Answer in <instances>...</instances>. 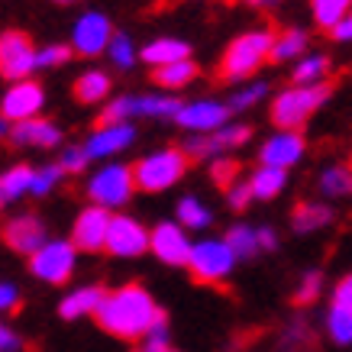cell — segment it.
I'll return each mask as SVG.
<instances>
[{
    "label": "cell",
    "instance_id": "47",
    "mask_svg": "<svg viewBox=\"0 0 352 352\" xmlns=\"http://www.w3.org/2000/svg\"><path fill=\"white\" fill-rule=\"evenodd\" d=\"M330 36L336 39V43H349L352 39V16H346V20L336 23V26L330 30Z\"/></svg>",
    "mask_w": 352,
    "mask_h": 352
},
{
    "label": "cell",
    "instance_id": "53",
    "mask_svg": "<svg viewBox=\"0 0 352 352\" xmlns=\"http://www.w3.org/2000/svg\"><path fill=\"white\" fill-rule=\"evenodd\" d=\"M168 352H175V349H168Z\"/></svg>",
    "mask_w": 352,
    "mask_h": 352
},
{
    "label": "cell",
    "instance_id": "2",
    "mask_svg": "<svg viewBox=\"0 0 352 352\" xmlns=\"http://www.w3.org/2000/svg\"><path fill=\"white\" fill-rule=\"evenodd\" d=\"M275 32L272 30H249L243 36H236L226 45L223 58H220V78L223 81H245L252 78L268 62V49H272Z\"/></svg>",
    "mask_w": 352,
    "mask_h": 352
},
{
    "label": "cell",
    "instance_id": "41",
    "mask_svg": "<svg viewBox=\"0 0 352 352\" xmlns=\"http://www.w3.org/2000/svg\"><path fill=\"white\" fill-rule=\"evenodd\" d=\"M268 87L258 81V85H249V87H243L239 94H233V100L226 104L230 110H245V107H252V104H258L262 100V94H265Z\"/></svg>",
    "mask_w": 352,
    "mask_h": 352
},
{
    "label": "cell",
    "instance_id": "40",
    "mask_svg": "<svg viewBox=\"0 0 352 352\" xmlns=\"http://www.w3.org/2000/svg\"><path fill=\"white\" fill-rule=\"evenodd\" d=\"M320 288H323V275L320 272H307L304 281L298 285V291H294V304H310V300H317L320 298Z\"/></svg>",
    "mask_w": 352,
    "mask_h": 352
},
{
    "label": "cell",
    "instance_id": "13",
    "mask_svg": "<svg viewBox=\"0 0 352 352\" xmlns=\"http://www.w3.org/2000/svg\"><path fill=\"white\" fill-rule=\"evenodd\" d=\"M149 249L165 265H188L191 258V239L178 223H159L149 233Z\"/></svg>",
    "mask_w": 352,
    "mask_h": 352
},
{
    "label": "cell",
    "instance_id": "31",
    "mask_svg": "<svg viewBox=\"0 0 352 352\" xmlns=\"http://www.w3.org/2000/svg\"><path fill=\"white\" fill-rule=\"evenodd\" d=\"M178 226L182 230H204V226H210V210L201 204V197H182V204H178Z\"/></svg>",
    "mask_w": 352,
    "mask_h": 352
},
{
    "label": "cell",
    "instance_id": "37",
    "mask_svg": "<svg viewBox=\"0 0 352 352\" xmlns=\"http://www.w3.org/2000/svg\"><path fill=\"white\" fill-rule=\"evenodd\" d=\"M142 352H168V320H165V310L159 314V320L152 323L146 336H142Z\"/></svg>",
    "mask_w": 352,
    "mask_h": 352
},
{
    "label": "cell",
    "instance_id": "46",
    "mask_svg": "<svg viewBox=\"0 0 352 352\" xmlns=\"http://www.w3.org/2000/svg\"><path fill=\"white\" fill-rule=\"evenodd\" d=\"M16 349H23V340L0 320V352H16Z\"/></svg>",
    "mask_w": 352,
    "mask_h": 352
},
{
    "label": "cell",
    "instance_id": "25",
    "mask_svg": "<svg viewBox=\"0 0 352 352\" xmlns=\"http://www.w3.org/2000/svg\"><path fill=\"white\" fill-rule=\"evenodd\" d=\"M155 78V85L165 87V91H182L184 85H191L194 78H197V65L191 58H184V62H171V65H162L152 72Z\"/></svg>",
    "mask_w": 352,
    "mask_h": 352
},
{
    "label": "cell",
    "instance_id": "27",
    "mask_svg": "<svg viewBox=\"0 0 352 352\" xmlns=\"http://www.w3.org/2000/svg\"><path fill=\"white\" fill-rule=\"evenodd\" d=\"M333 220V210L327 204H298L294 207V230L298 233H314Z\"/></svg>",
    "mask_w": 352,
    "mask_h": 352
},
{
    "label": "cell",
    "instance_id": "6",
    "mask_svg": "<svg viewBox=\"0 0 352 352\" xmlns=\"http://www.w3.org/2000/svg\"><path fill=\"white\" fill-rule=\"evenodd\" d=\"M133 191H136L133 168H129V165H120V162L104 165V168L87 182V197H91V204H94V207H104V210L123 207V204L133 197Z\"/></svg>",
    "mask_w": 352,
    "mask_h": 352
},
{
    "label": "cell",
    "instance_id": "5",
    "mask_svg": "<svg viewBox=\"0 0 352 352\" xmlns=\"http://www.w3.org/2000/svg\"><path fill=\"white\" fill-rule=\"evenodd\" d=\"M78 249L65 239H45L36 252L30 256V268L36 278H43L45 285H65L75 275Z\"/></svg>",
    "mask_w": 352,
    "mask_h": 352
},
{
    "label": "cell",
    "instance_id": "16",
    "mask_svg": "<svg viewBox=\"0 0 352 352\" xmlns=\"http://www.w3.org/2000/svg\"><path fill=\"white\" fill-rule=\"evenodd\" d=\"M175 120L188 126L191 133H214V129L226 126L230 120V107L226 104H217V100H194V104H182Z\"/></svg>",
    "mask_w": 352,
    "mask_h": 352
},
{
    "label": "cell",
    "instance_id": "19",
    "mask_svg": "<svg viewBox=\"0 0 352 352\" xmlns=\"http://www.w3.org/2000/svg\"><path fill=\"white\" fill-rule=\"evenodd\" d=\"M133 139H136V129L129 126V123H117V126H100L94 136L87 139V146H81V149H85L87 159H110V155L129 149Z\"/></svg>",
    "mask_w": 352,
    "mask_h": 352
},
{
    "label": "cell",
    "instance_id": "18",
    "mask_svg": "<svg viewBox=\"0 0 352 352\" xmlns=\"http://www.w3.org/2000/svg\"><path fill=\"white\" fill-rule=\"evenodd\" d=\"M45 239H49V236H45L43 220H39V217H32V214L13 217L10 223L3 226V243L10 245L13 252H23V256H32Z\"/></svg>",
    "mask_w": 352,
    "mask_h": 352
},
{
    "label": "cell",
    "instance_id": "30",
    "mask_svg": "<svg viewBox=\"0 0 352 352\" xmlns=\"http://www.w3.org/2000/svg\"><path fill=\"white\" fill-rule=\"evenodd\" d=\"M349 3L352 0H310V13H314L320 30L330 32L336 23L349 16Z\"/></svg>",
    "mask_w": 352,
    "mask_h": 352
},
{
    "label": "cell",
    "instance_id": "21",
    "mask_svg": "<svg viewBox=\"0 0 352 352\" xmlns=\"http://www.w3.org/2000/svg\"><path fill=\"white\" fill-rule=\"evenodd\" d=\"M107 291L97 288V285H85V288H75L72 294H65L62 304H58V314H62L65 320H78V317H87V314H94L100 307V300H104Z\"/></svg>",
    "mask_w": 352,
    "mask_h": 352
},
{
    "label": "cell",
    "instance_id": "1",
    "mask_svg": "<svg viewBox=\"0 0 352 352\" xmlns=\"http://www.w3.org/2000/svg\"><path fill=\"white\" fill-rule=\"evenodd\" d=\"M159 314L162 307L142 285H123L117 291H107L100 307L94 310L97 323L117 340H142L146 330L159 320Z\"/></svg>",
    "mask_w": 352,
    "mask_h": 352
},
{
    "label": "cell",
    "instance_id": "38",
    "mask_svg": "<svg viewBox=\"0 0 352 352\" xmlns=\"http://www.w3.org/2000/svg\"><path fill=\"white\" fill-rule=\"evenodd\" d=\"M65 171L58 168V165H45V168L32 171V184H30V194H36V197H45V194L52 191L55 184L62 182Z\"/></svg>",
    "mask_w": 352,
    "mask_h": 352
},
{
    "label": "cell",
    "instance_id": "32",
    "mask_svg": "<svg viewBox=\"0 0 352 352\" xmlns=\"http://www.w3.org/2000/svg\"><path fill=\"white\" fill-rule=\"evenodd\" d=\"M178 107H182V100L171 94H149L136 100V113L142 117H175Z\"/></svg>",
    "mask_w": 352,
    "mask_h": 352
},
{
    "label": "cell",
    "instance_id": "17",
    "mask_svg": "<svg viewBox=\"0 0 352 352\" xmlns=\"http://www.w3.org/2000/svg\"><path fill=\"white\" fill-rule=\"evenodd\" d=\"M327 330H330L333 342L349 346V340H352V278L349 275L333 288L330 314H327Z\"/></svg>",
    "mask_w": 352,
    "mask_h": 352
},
{
    "label": "cell",
    "instance_id": "33",
    "mask_svg": "<svg viewBox=\"0 0 352 352\" xmlns=\"http://www.w3.org/2000/svg\"><path fill=\"white\" fill-rule=\"evenodd\" d=\"M223 243H226V249L233 252V258H249L258 252L256 230H252V226H233V230L223 236Z\"/></svg>",
    "mask_w": 352,
    "mask_h": 352
},
{
    "label": "cell",
    "instance_id": "3",
    "mask_svg": "<svg viewBox=\"0 0 352 352\" xmlns=\"http://www.w3.org/2000/svg\"><path fill=\"white\" fill-rule=\"evenodd\" d=\"M333 94V85H310V87H294L291 85L288 91H281L275 97V104H272V123L278 129H294L300 133V126L307 123V117L314 110L327 104Z\"/></svg>",
    "mask_w": 352,
    "mask_h": 352
},
{
    "label": "cell",
    "instance_id": "45",
    "mask_svg": "<svg viewBox=\"0 0 352 352\" xmlns=\"http://www.w3.org/2000/svg\"><path fill=\"white\" fill-rule=\"evenodd\" d=\"M249 201H252L249 184H230V207H233V210H245Z\"/></svg>",
    "mask_w": 352,
    "mask_h": 352
},
{
    "label": "cell",
    "instance_id": "11",
    "mask_svg": "<svg viewBox=\"0 0 352 352\" xmlns=\"http://www.w3.org/2000/svg\"><path fill=\"white\" fill-rule=\"evenodd\" d=\"M104 249L120 258H136L149 249V233L146 226L133 220L126 214H113L107 223V236H104Z\"/></svg>",
    "mask_w": 352,
    "mask_h": 352
},
{
    "label": "cell",
    "instance_id": "51",
    "mask_svg": "<svg viewBox=\"0 0 352 352\" xmlns=\"http://www.w3.org/2000/svg\"><path fill=\"white\" fill-rule=\"evenodd\" d=\"M55 3H62V7H68V3H78V0H55Z\"/></svg>",
    "mask_w": 352,
    "mask_h": 352
},
{
    "label": "cell",
    "instance_id": "28",
    "mask_svg": "<svg viewBox=\"0 0 352 352\" xmlns=\"http://www.w3.org/2000/svg\"><path fill=\"white\" fill-rule=\"evenodd\" d=\"M30 184H32V168L30 165H16V168L3 171L0 175V201H16L23 194H30Z\"/></svg>",
    "mask_w": 352,
    "mask_h": 352
},
{
    "label": "cell",
    "instance_id": "4",
    "mask_svg": "<svg viewBox=\"0 0 352 352\" xmlns=\"http://www.w3.org/2000/svg\"><path fill=\"white\" fill-rule=\"evenodd\" d=\"M188 171V155L182 149H162L152 152L133 168V182L139 191H168L171 184H178Z\"/></svg>",
    "mask_w": 352,
    "mask_h": 352
},
{
    "label": "cell",
    "instance_id": "49",
    "mask_svg": "<svg viewBox=\"0 0 352 352\" xmlns=\"http://www.w3.org/2000/svg\"><path fill=\"white\" fill-rule=\"evenodd\" d=\"M245 3H252V7H275L278 0H245Z\"/></svg>",
    "mask_w": 352,
    "mask_h": 352
},
{
    "label": "cell",
    "instance_id": "9",
    "mask_svg": "<svg viewBox=\"0 0 352 352\" xmlns=\"http://www.w3.org/2000/svg\"><path fill=\"white\" fill-rule=\"evenodd\" d=\"M252 139V129L243 126V123H226V126L214 129V133H197V136H191L188 142H184V155L188 159H210V155H223V152L230 149H239V146H245Z\"/></svg>",
    "mask_w": 352,
    "mask_h": 352
},
{
    "label": "cell",
    "instance_id": "12",
    "mask_svg": "<svg viewBox=\"0 0 352 352\" xmlns=\"http://www.w3.org/2000/svg\"><path fill=\"white\" fill-rule=\"evenodd\" d=\"M43 104H45V94L36 81H30V78L26 81H13L10 91L3 94V104H0V120L3 123L7 120H13V123L32 120V117H39Z\"/></svg>",
    "mask_w": 352,
    "mask_h": 352
},
{
    "label": "cell",
    "instance_id": "34",
    "mask_svg": "<svg viewBox=\"0 0 352 352\" xmlns=\"http://www.w3.org/2000/svg\"><path fill=\"white\" fill-rule=\"evenodd\" d=\"M133 117H136V97H117V100H110L107 107L100 110L97 123L100 126H117V123H126Z\"/></svg>",
    "mask_w": 352,
    "mask_h": 352
},
{
    "label": "cell",
    "instance_id": "23",
    "mask_svg": "<svg viewBox=\"0 0 352 352\" xmlns=\"http://www.w3.org/2000/svg\"><path fill=\"white\" fill-rule=\"evenodd\" d=\"M191 58V45L182 43V39H152L146 49H142V62L152 65V68H162V65H171V62H184Z\"/></svg>",
    "mask_w": 352,
    "mask_h": 352
},
{
    "label": "cell",
    "instance_id": "8",
    "mask_svg": "<svg viewBox=\"0 0 352 352\" xmlns=\"http://www.w3.org/2000/svg\"><path fill=\"white\" fill-rule=\"evenodd\" d=\"M36 68V45L26 32L7 30L0 36V75L7 81H26Z\"/></svg>",
    "mask_w": 352,
    "mask_h": 352
},
{
    "label": "cell",
    "instance_id": "15",
    "mask_svg": "<svg viewBox=\"0 0 352 352\" xmlns=\"http://www.w3.org/2000/svg\"><path fill=\"white\" fill-rule=\"evenodd\" d=\"M107 223H110V210L104 207H85L75 220L72 230V245L81 252H100L104 249V236H107Z\"/></svg>",
    "mask_w": 352,
    "mask_h": 352
},
{
    "label": "cell",
    "instance_id": "52",
    "mask_svg": "<svg viewBox=\"0 0 352 352\" xmlns=\"http://www.w3.org/2000/svg\"><path fill=\"white\" fill-rule=\"evenodd\" d=\"M0 210H3V201H0Z\"/></svg>",
    "mask_w": 352,
    "mask_h": 352
},
{
    "label": "cell",
    "instance_id": "42",
    "mask_svg": "<svg viewBox=\"0 0 352 352\" xmlns=\"http://www.w3.org/2000/svg\"><path fill=\"white\" fill-rule=\"evenodd\" d=\"M236 171H239V162H236V159H214V165H210V175H214V182L223 184V188H230V184H233Z\"/></svg>",
    "mask_w": 352,
    "mask_h": 352
},
{
    "label": "cell",
    "instance_id": "35",
    "mask_svg": "<svg viewBox=\"0 0 352 352\" xmlns=\"http://www.w3.org/2000/svg\"><path fill=\"white\" fill-rule=\"evenodd\" d=\"M107 52H110V62L117 68H133L136 65V45L129 39L126 32H113L107 43Z\"/></svg>",
    "mask_w": 352,
    "mask_h": 352
},
{
    "label": "cell",
    "instance_id": "20",
    "mask_svg": "<svg viewBox=\"0 0 352 352\" xmlns=\"http://www.w3.org/2000/svg\"><path fill=\"white\" fill-rule=\"evenodd\" d=\"M10 139L16 146H36V149H52L62 142V129L55 126L52 120H23V123H13Z\"/></svg>",
    "mask_w": 352,
    "mask_h": 352
},
{
    "label": "cell",
    "instance_id": "7",
    "mask_svg": "<svg viewBox=\"0 0 352 352\" xmlns=\"http://www.w3.org/2000/svg\"><path fill=\"white\" fill-rule=\"evenodd\" d=\"M233 265H236V258H233V252L226 249L223 239L191 243L188 268H191L194 281H201V285H220V281H226V275L233 272Z\"/></svg>",
    "mask_w": 352,
    "mask_h": 352
},
{
    "label": "cell",
    "instance_id": "26",
    "mask_svg": "<svg viewBox=\"0 0 352 352\" xmlns=\"http://www.w3.org/2000/svg\"><path fill=\"white\" fill-rule=\"evenodd\" d=\"M327 75H330V58L327 55H300L294 62V87L323 85Z\"/></svg>",
    "mask_w": 352,
    "mask_h": 352
},
{
    "label": "cell",
    "instance_id": "14",
    "mask_svg": "<svg viewBox=\"0 0 352 352\" xmlns=\"http://www.w3.org/2000/svg\"><path fill=\"white\" fill-rule=\"evenodd\" d=\"M304 149H307V139L300 136V133L281 129V133H275V136L262 146V155H258V159H262V165H268V168L288 171L291 165H298V162L304 159Z\"/></svg>",
    "mask_w": 352,
    "mask_h": 352
},
{
    "label": "cell",
    "instance_id": "22",
    "mask_svg": "<svg viewBox=\"0 0 352 352\" xmlns=\"http://www.w3.org/2000/svg\"><path fill=\"white\" fill-rule=\"evenodd\" d=\"M310 45V36L298 26H291V30L278 32L275 39H272V49H268V58L272 62H298L300 55L307 52Z\"/></svg>",
    "mask_w": 352,
    "mask_h": 352
},
{
    "label": "cell",
    "instance_id": "36",
    "mask_svg": "<svg viewBox=\"0 0 352 352\" xmlns=\"http://www.w3.org/2000/svg\"><path fill=\"white\" fill-rule=\"evenodd\" d=\"M320 188L327 197H342V194H349L352 188V175L346 165H333V168L323 171V178H320Z\"/></svg>",
    "mask_w": 352,
    "mask_h": 352
},
{
    "label": "cell",
    "instance_id": "48",
    "mask_svg": "<svg viewBox=\"0 0 352 352\" xmlns=\"http://www.w3.org/2000/svg\"><path fill=\"white\" fill-rule=\"evenodd\" d=\"M256 245L258 249H275L278 245V236H275V230H268V226H262V230H256Z\"/></svg>",
    "mask_w": 352,
    "mask_h": 352
},
{
    "label": "cell",
    "instance_id": "44",
    "mask_svg": "<svg viewBox=\"0 0 352 352\" xmlns=\"http://www.w3.org/2000/svg\"><path fill=\"white\" fill-rule=\"evenodd\" d=\"M20 310V291L10 281H0V314H16Z\"/></svg>",
    "mask_w": 352,
    "mask_h": 352
},
{
    "label": "cell",
    "instance_id": "29",
    "mask_svg": "<svg viewBox=\"0 0 352 352\" xmlns=\"http://www.w3.org/2000/svg\"><path fill=\"white\" fill-rule=\"evenodd\" d=\"M110 94V78L104 72H85L75 81V97L81 104H97Z\"/></svg>",
    "mask_w": 352,
    "mask_h": 352
},
{
    "label": "cell",
    "instance_id": "50",
    "mask_svg": "<svg viewBox=\"0 0 352 352\" xmlns=\"http://www.w3.org/2000/svg\"><path fill=\"white\" fill-rule=\"evenodd\" d=\"M7 133H10V126H7V123H3V120H0V139L7 136Z\"/></svg>",
    "mask_w": 352,
    "mask_h": 352
},
{
    "label": "cell",
    "instance_id": "43",
    "mask_svg": "<svg viewBox=\"0 0 352 352\" xmlns=\"http://www.w3.org/2000/svg\"><path fill=\"white\" fill-rule=\"evenodd\" d=\"M87 155H85V149H78V146H72V149H65L62 152V162H58V168L68 175V171H85L87 168Z\"/></svg>",
    "mask_w": 352,
    "mask_h": 352
},
{
    "label": "cell",
    "instance_id": "39",
    "mask_svg": "<svg viewBox=\"0 0 352 352\" xmlns=\"http://www.w3.org/2000/svg\"><path fill=\"white\" fill-rule=\"evenodd\" d=\"M72 58V49L62 43H52V45H43L36 49V68H58Z\"/></svg>",
    "mask_w": 352,
    "mask_h": 352
},
{
    "label": "cell",
    "instance_id": "24",
    "mask_svg": "<svg viewBox=\"0 0 352 352\" xmlns=\"http://www.w3.org/2000/svg\"><path fill=\"white\" fill-rule=\"evenodd\" d=\"M245 184H249V194H252V197H258V201H272V197H278V194L285 191V184H288V171L258 165V168L252 171V178H249Z\"/></svg>",
    "mask_w": 352,
    "mask_h": 352
},
{
    "label": "cell",
    "instance_id": "10",
    "mask_svg": "<svg viewBox=\"0 0 352 352\" xmlns=\"http://www.w3.org/2000/svg\"><path fill=\"white\" fill-rule=\"evenodd\" d=\"M113 36V23L107 20V13L100 10H87L81 13L72 26V52L85 55V58H94V55L107 52V43Z\"/></svg>",
    "mask_w": 352,
    "mask_h": 352
}]
</instances>
